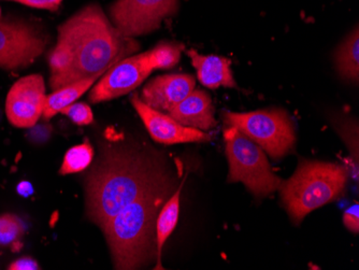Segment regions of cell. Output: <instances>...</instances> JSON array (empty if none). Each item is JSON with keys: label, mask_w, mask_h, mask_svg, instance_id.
Listing matches in <instances>:
<instances>
[{"label": "cell", "mask_w": 359, "mask_h": 270, "mask_svg": "<svg viewBox=\"0 0 359 270\" xmlns=\"http://www.w3.org/2000/svg\"><path fill=\"white\" fill-rule=\"evenodd\" d=\"M182 49V44L161 42L145 53L152 70L170 69L180 62Z\"/></svg>", "instance_id": "18"}, {"label": "cell", "mask_w": 359, "mask_h": 270, "mask_svg": "<svg viewBox=\"0 0 359 270\" xmlns=\"http://www.w3.org/2000/svg\"><path fill=\"white\" fill-rule=\"evenodd\" d=\"M43 76L29 74L23 76L10 88L6 100V114L13 126L32 127L43 114L46 102Z\"/></svg>", "instance_id": "10"}, {"label": "cell", "mask_w": 359, "mask_h": 270, "mask_svg": "<svg viewBox=\"0 0 359 270\" xmlns=\"http://www.w3.org/2000/svg\"><path fill=\"white\" fill-rule=\"evenodd\" d=\"M346 167L334 163L302 161L294 176L282 182L281 197L292 221L300 223L309 213L344 194Z\"/></svg>", "instance_id": "4"}, {"label": "cell", "mask_w": 359, "mask_h": 270, "mask_svg": "<svg viewBox=\"0 0 359 270\" xmlns=\"http://www.w3.org/2000/svg\"><path fill=\"white\" fill-rule=\"evenodd\" d=\"M225 118L228 124L249 137L276 160L285 156L295 144V128L285 111L271 109L245 114L227 112Z\"/></svg>", "instance_id": "6"}, {"label": "cell", "mask_w": 359, "mask_h": 270, "mask_svg": "<svg viewBox=\"0 0 359 270\" xmlns=\"http://www.w3.org/2000/svg\"><path fill=\"white\" fill-rule=\"evenodd\" d=\"M4 1H13L27 7L48 10V11H56L62 3V0H4Z\"/></svg>", "instance_id": "22"}, {"label": "cell", "mask_w": 359, "mask_h": 270, "mask_svg": "<svg viewBox=\"0 0 359 270\" xmlns=\"http://www.w3.org/2000/svg\"><path fill=\"white\" fill-rule=\"evenodd\" d=\"M94 158V149L88 142L72 147L65 154L60 175H72V173H81L88 168Z\"/></svg>", "instance_id": "19"}, {"label": "cell", "mask_w": 359, "mask_h": 270, "mask_svg": "<svg viewBox=\"0 0 359 270\" xmlns=\"http://www.w3.org/2000/svg\"><path fill=\"white\" fill-rule=\"evenodd\" d=\"M173 189L175 178L166 173L104 225L116 269H139L152 261L156 253L157 215Z\"/></svg>", "instance_id": "3"}, {"label": "cell", "mask_w": 359, "mask_h": 270, "mask_svg": "<svg viewBox=\"0 0 359 270\" xmlns=\"http://www.w3.org/2000/svg\"><path fill=\"white\" fill-rule=\"evenodd\" d=\"M139 46L126 38L96 4L86 6L58 27L57 43L48 55L50 86L54 90L90 78L102 76Z\"/></svg>", "instance_id": "1"}, {"label": "cell", "mask_w": 359, "mask_h": 270, "mask_svg": "<svg viewBox=\"0 0 359 270\" xmlns=\"http://www.w3.org/2000/svg\"><path fill=\"white\" fill-rule=\"evenodd\" d=\"M191 74H165L156 76L143 88L140 100L155 110L170 112L195 90Z\"/></svg>", "instance_id": "12"}, {"label": "cell", "mask_w": 359, "mask_h": 270, "mask_svg": "<svg viewBox=\"0 0 359 270\" xmlns=\"http://www.w3.org/2000/svg\"><path fill=\"white\" fill-rule=\"evenodd\" d=\"M183 181L177 191L169 197L168 201L161 207L156 220V255L157 261L161 262V252L169 236L175 231L180 213V201L182 192Z\"/></svg>", "instance_id": "16"}, {"label": "cell", "mask_w": 359, "mask_h": 270, "mask_svg": "<svg viewBox=\"0 0 359 270\" xmlns=\"http://www.w3.org/2000/svg\"><path fill=\"white\" fill-rule=\"evenodd\" d=\"M46 48L39 30L25 22L0 21V67L15 70L35 62Z\"/></svg>", "instance_id": "8"}, {"label": "cell", "mask_w": 359, "mask_h": 270, "mask_svg": "<svg viewBox=\"0 0 359 270\" xmlns=\"http://www.w3.org/2000/svg\"><path fill=\"white\" fill-rule=\"evenodd\" d=\"M0 18H1V9H0Z\"/></svg>", "instance_id": "26"}, {"label": "cell", "mask_w": 359, "mask_h": 270, "mask_svg": "<svg viewBox=\"0 0 359 270\" xmlns=\"http://www.w3.org/2000/svg\"><path fill=\"white\" fill-rule=\"evenodd\" d=\"M179 10V0H116L110 7L113 25L124 37L148 35Z\"/></svg>", "instance_id": "7"}, {"label": "cell", "mask_w": 359, "mask_h": 270, "mask_svg": "<svg viewBox=\"0 0 359 270\" xmlns=\"http://www.w3.org/2000/svg\"><path fill=\"white\" fill-rule=\"evenodd\" d=\"M169 116L183 126L203 132L212 130L217 125L211 97L203 90H193L169 112Z\"/></svg>", "instance_id": "13"}, {"label": "cell", "mask_w": 359, "mask_h": 270, "mask_svg": "<svg viewBox=\"0 0 359 270\" xmlns=\"http://www.w3.org/2000/svg\"><path fill=\"white\" fill-rule=\"evenodd\" d=\"M132 104L137 114L147 127L153 140L164 144H187V142H205L211 139V135L183 126L171 118L169 114L151 108L145 104L138 95L132 97Z\"/></svg>", "instance_id": "11"}, {"label": "cell", "mask_w": 359, "mask_h": 270, "mask_svg": "<svg viewBox=\"0 0 359 270\" xmlns=\"http://www.w3.org/2000/svg\"><path fill=\"white\" fill-rule=\"evenodd\" d=\"M16 191L21 196L29 197L34 193V187L28 181H22L16 187Z\"/></svg>", "instance_id": "25"}, {"label": "cell", "mask_w": 359, "mask_h": 270, "mask_svg": "<svg viewBox=\"0 0 359 270\" xmlns=\"http://www.w3.org/2000/svg\"><path fill=\"white\" fill-rule=\"evenodd\" d=\"M151 72L152 68L145 52L123 58L104 72L102 80L93 88L88 97L90 102L98 104L129 94L138 88Z\"/></svg>", "instance_id": "9"}, {"label": "cell", "mask_w": 359, "mask_h": 270, "mask_svg": "<svg viewBox=\"0 0 359 270\" xmlns=\"http://www.w3.org/2000/svg\"><path fill=\"white\" fill-rule=\"evenodd\" d=\"M24 231L23 223L13 215L0 217V245H8L15 243Z\"/></svg>", "instance_id": "20"}, {"label": "cell", "mask_w": 359, "mask_h": 270, "mask_svg": "<svg viewBox=\"0 0 359 270\" xmlns=\"http://www.w3.org/2000/svg\"><path fill=\"white\" fill-rule=\"evenodd\" d=\"M60 114L68 116L74 124L81 125V126L92 124L94 121L92 109L83 102H74L66 108L62 109Z\"/></svg>", "instance_id": "21"}, {"label": "cell", "mask_w": 359, "mask_h": 270, "mask_svg": "<svg viewBox=\"0 0 359 270\" xmlns=\"http://www.w3.org/2000/svg\"><path fill=\"white\" fill-rule=\"evenodd\" d=\"M187 55L191 58V64L197 72L198 81L205 88H237L231 62L226 58L217 55H203L195 50H189Z\"/></svg>", "instance_id": "14"}, {"label": "cell", "mask_w": 359, "mask_h": 270, "mask_svg": "<svg viewBox=\"0 0 359 270\" xmlns=\"http://www.w3.org/2000/svg\"><path fill=\"white\" fill-rule=\"evenodd\" d=\"M155 156L140 148L102 147L100 160L86 179L88 219L102 229L109 220L168 173Z\"/></svg>", "instance_id": "2"}, {"label": "cell", "mask_w": 359, "mask_h": 270, "mask_svg": "<svg viewBox=\"0 0 359 270\" xmlns=\"http://www.w3.org/2000/svg\"><path fill=\"white\" fill-rule=\"evenodd\" d=\"M229 163V182H242L256 197H265L281 187L283 180L274 175L263 149L235 127L224 132Z\"/></svg>", "instance_id": "5"}, {"label": "cell", "mask_w": 359, "mask_h": 270, "mask_svg": "<svg viewBox=\"0 0 359 270\" xmlns=\"http://www.w3.org/2000/svg\"><path fill=\"white\" fill-rule=\"evenodd\" d=\"M10 270H37L39 269V265L35 259L30 257H22L18 261L13 262L9 266Z\"/></svg>", "instance_id": "24"}, {"label": "cell", "mask_w": 359, "mask_h": 270, "mask_svg": "<svg viewBox=\"0 0 359 270\" xmlns=\"http://www.w3.org/2000/svg\"><path fill=\"white\" fill-rule=\"evenodd\" d=\"M344 227L354 234L359 233V205L354 203L344 213Z\"/></svg>", "instance_id": "23"}, {"label": "cell", "mask_w": 359, "mask_h": 270, "mask_svg": "<svg viewBox=\"0 0 359 270\" xmlns=\"http://www.w3.org/2000/svg\"><path fill=\"white\" fill-rule=\"evenodd\" d=\"M100 78L102 76H94L82 79V80H79V81L54 90V93L46 97L43 114H42L44 118H53L56 114H60L62 109L74 104L88 88H92L97 79Z\"/></svg>", "instance_id": "15"}, {"label": "cell", "mask_w": 359, "mask_h": 270, "mask_svg": "<svg viewBox=\"0 0 359 270\" xmlns=\"http://www.w3.org/2000/svg\"><path fill=\"white\" fill-rule=\"evenodd\" d=\"M336 67L344 80L358 82L359 79V33L358 28H355L348 36L344 43L337 50Z\"/></svg>", "instance_id": "17"}]
</instances>
